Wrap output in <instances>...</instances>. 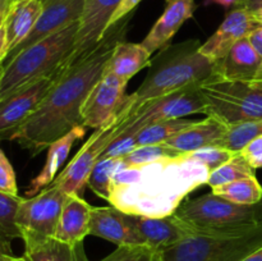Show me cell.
Returning a JSON list of instances; mask_svg holds the SVG:
<instances>
[{"instance_id":"d6a6232c","label":"cell","mask_w":262,"mask_h":261,"mask_svg":"<svg viewBox=\"0 0 262 261\" xmlns=\"http://www.w3.org/2000/svg\"><path fill=\"white\" fill-rule=\"evenodd\" d=\"M238 153H235V151L229 150L227 147H222V146H206V147H202L200 150L193 151V153L187 154V155H184V158L202 164L210 171H212L228 163Z\"/></svg>"},{"instance_id":"5b68a950","label":"cell","mask_w":262,"mask_h":261,"mask_svg":"<svg viewBox=\"0 0 262 261\" xmlns=\"http://www.w3.org/2000/svg\"><path fill=\"white\" fill-rule=\"evenodd\" d=\"M174 216L191 234H229L262 225V200L242 205L228 201L212 192L184 200Z\"/></svg>"},{"instance_id":"7c38bea8","label":"cell","mask_w":262,"mask_h":261,"mask_svg":"<svg viewBox=\"0 0 262 261\" xmlns=\"http://www.w3.org/2000/svg\"><path fill=\"white\" fill-rule=\"evenodd\" d=\"M63 67L55 73L32 82L0 102V140H9L36 112L60 76Z\"/></svg>"},{"instance_id":"d590c367","label":"cell","mask_w":262,"mask_h":261,"mask_svg":"<svg viewBox=\"0 0 262 261\" xmlns=\"http://www.w3.org/2000/svg\"><path fill=\"white\" fill-rule=\"evenodd\" d=\"M243 156L247 159L251 166L255 169L262 168V136H258L253 141H251L242 151Z\"/></svg>"},{"instance_id":"83f0119b","label":"cell","mask_w":262,"mask_h":261,"mask_svg":"<svg viewBox=\"0 0 262 261\" xmlns=\"http://www.w3.org/2000/svg\"><path fill=\"white\" fill-rule=\"evenodd\" d=\"M250 177H256V169L251 166V164L242 154L238 153L224 165L210 171L209 178H207V186L214 188V187L223 186V184L242 178H250Z\"/></svg>"},{"instance_id":"8fae6325","label":"cell","mask_w":262,"mask_h":261,"mask_svg":"<svg viewBox=\"0 0 262 261\" xmlns=\"http://www.w3.org/2000/svg\"><path fill=\"white\" fill-rule=\"evenodd\" d=\"M127 83L112 73L102 74L83 102L82 125L96 129L118 117L127 105L129 96L125 92Z\"/></svg>"},{"instance_id":"30bf717a","label":"cell","mask_w":262,"mask_h":261,"mask_svg":"<svg viewBox=\"0 0 262 261\" xmlns=\"http://www.w3.org/2000/svg\"><path fill=\"white\" fill-rule=\"evenodd\" d=\"M66 196L58 186L51 183L35 196L23 199L15 217L20 240L55 237Z\"/></svg>"},{"instance_id":"74e56055","label":"cell","mask_w":262,"mask_h":261,"mask_svg":"<svg viewBox=\"0 0 262 261\" xmlns=\"http://www.w3.org/2000/svg\"><path fill=\"white\" fill-rule=\"evenodd\" d=\"M8 7L0 8V66L4 64L8 56L7 32H5V14H7Z\"/></svg>"},{"instance_id":"8992f818","label":"cell","mask_w":262,"mask_h":261,"mask_svg":"<svg viewBox=\"0 0 262 261\" xmlns=\"http://www.w3.org/2000/svg\"><path fill=\"white\" fill-rule=\"evenodd\" d=\"M206 117L227 127L262 119V81H228L214 76L199 86Z\"/></svg>"},{"instance_id":"484cf974","label":"cell","mask_w":262,"mask_h":261,"mask_svg":"<svg viewBox=\"0 0 262 261\" xmlns=\"http://www.w3.org/2000/svg\"><path fill=\"white\" fill-rule=\"evenodd\" d=\"M211 192L228 201L242 205L257 204L262 200V186L256 177L242 178L211 188Z\"/></svg>"},{"instance_id":"52a82bcc","label":"cell","mask_w":262,"mask_h":261,"mask_svg":"<svg viewBox=\"0 0 262 261\" xmlns=\"http://www.w3.org/2000/svg\"><path fill=\"white\" fill-rule=\"evenodd\" d=\"M262 247V225L229 234H189L160 251V261H242Z\"/></svg>"},{"instance_id":"7a4b0ae2","label":"cell","mask_w":262,"mask_h":261,"mask_svg":"<svg viewBox=\"0 0 262 261\" xmlns=\"http://www.w3.org/2000/svg\"><path fill=\"white\" fill-rule=\"evenodd\" d=\"M209 174L206 166L184 156L124 166L113 177L107 202L132 215L169 216L191 192L207 184Z\"/></svg>"},{"instance_id":"60d3db41","label":"cell","mask_w":262,"mask_h":261,"mask_svg":"<svg viewBox=\"0 0 262 261\" xmlns=\"http://www.w3.org/2000/svg\"><path fill=\"white\" fill-rule=\"evenodd\" d=\"M7 253H12V250H10V240L0 233V261H4V256Z\"/></svg>"},{"instance_id":"7bdbcfd3","label":"cell","mask_w":262,"mask_h":261,"mask_svg":"<svg viewBox=\"0 0 262 261\" xmlns=\"http://www.w3.org/2000/svg\"><path fill=\"white\" fill-rule=\"evenodd\" d=\"M242 261H262V247L258 248V250L255 251L253 253H251V255L247 256L246 258H243Z\"/></svg>"},{"instance_id":"d6986e66","label":"cell","mask_w":262,"mask_h":261,"mask_svg":"<svg viewBox=\"0 0 262 261\" xmlns=\"http://www.w3.org/2000/svg\"><path fill=\"white\" fill-rule=\"evenodd\" d=\"M194 10V0H166L165 10L141 44L151 54L169 45L183 23L192 18Z\"/></svg>"},{"instance_id":"44dd1931","label":"cell","mask_w":262,"mask_h":261,"mask_svg":"<svg viewBox=\"0 0 262 261\" xmlns=\"http://www.w3.org/2000/svg\"><path fill=\"white\" fill-rule=\"evenodd\" d=\"M92 206L81 194H67L59 217L55 238L67 243H81L90 234Z\"/></svg>"},{"instance_id":"f546056e","label":"cell","mask_w":262,"mask_h":261,"mask_svg":"<svg viewBox=\"0 0 262 261\" xmlns=\"http://www.w3.org/2000/svg\"><path fill=\"white\" fill-rule=\"evenodd\" d=\"M258 136H262V119L243 122L228 127L227 133L219 146L241 153L251 141L257 138Z\"/></svg>"},{"instance_id":"836d02e7","label":"cell","mask_w":262,"mask_h":261,"mask_svg":"<svg viewBox=\"0 0 262 261\" xmlns=\"http://www.w3.org/2000/svg\"><path fill=\"white\" fill-rule=\"evenodd\" d=\"M99 261H160V251L147 245L118 246L117 250Z\"/></svg>"},{"instance_id":"cb8c5ba5","label":"cell","mask_w":262,"mask_h":261,"mask_svg":"<svg viewBox=\"0 0 262 261\" xmlns=\"http://www.w3.org/2000/svg\"><path fill=\"white\" fill-rule=\"evenodd\" d=\"M151 64V53L142 44L119 41L107 60L104 73H112L128 82Z\"/></svg>"},{"instance_id":"4316f807","label":"cell","mask_w":262,"mask_h":261,"mask_svg":"<svg viewBox=\"0 0 262 261\" xmlns=\"http://www.w3.org/2000/svg\"><path fill=\"white\" fill-rule=\"evenodd\" d=\"M194 120L188 118H177V119L163 120V122L154 123L142 128L138 133H136L137 146L146 145H161L169 138L176 136L184 128L191 125Z\"/></svg>"},{"instance_id":"ab89813d","label":"cell","mask_w":262,"mask_h":261,"mask_svg":"<svg viewBox=\"0 0 262 261\" xmlns=\"http://www.w3.org/2000/svg\"><path fill=\"white\" fill-rule=\"evenodd\" d=\"M235 8H245L251 12H258L262 9V0H241Z\"/></svg>"},{"instance_id":"f1b7e54d","label":"cell","mask_w":262,"mask_h":261,"mask_svg":"<svg viewBox=\"0 0 262 261\" xmlns=\"http://www.w3.org/2000/svg\"><path fill=\"white\" fill-rule=\"evenodd\" d=\"M124 164L122 163V159L106 158L100 159L95 164L91 174L87 179V186L94 191L95 194H97L101 199L109 201L110 199V186L114 174L119 169L124 168Z\"/></svg>"},{"instance_id":"f35d334b","label":"cell","mask_w":262,"mask_h":261,"mask_svg":"<svg viewBox=\"0 0 262 261\" xmlns=\"http://www.w3.org/2000/svg\"><path fill=\"white\" fill-rule=\"evenodd\" d=\"M248 38H250L252 46L256 49V51L260 54V56L262 58V26L258 27L255 32L251 33Z\"/></svg>"},{"instance_id":"ba28073f","label":"cell","mask_w":262,"mask_h":261,"mask_svg":"<svg viewBox=\"0 0 262 261\" xmlns=\"http://www.w3.org/2000/svg\"><path fill=\"white\" fill-rule=\"evenodd\" d=\"M130 117V100L128 96L127 105L118 117L102 127L96 128L89 141L76 154L68 165L56 176L53 183L58 186L66 194H81L87 186V179L100 160L105 148L120 135V127L127 118Z\"/></svg>"},{"instance_id":"bcb514c9","label":"cell","mask_w":262,"mask_h":261,"mask_svg":"<svg viewBox=\"0 0 262 261\" xmlns=\"http://www.w3.org/2000/svg\"><path fill=\"white\" fill-rule=\"evenodd\" d=\"M255 13H256V15H257V17H258V19H260L261 22H262V9L258 10V12H255Z\"/></svg>"},{"instance_id":"d4e9b609","label":"cell","mask_w":262,"mask_h":261,"mask_svg":"<svg viewBox=\"0 0 262 261\" xmlns=\"http://www.w3.org/2000/svg\"><path fill=\"white\" fill-rule=\"evenodd\" d=\"M25 255L27 261H87L83 242L67 243L55 237L26 240Z\"/></svg>"},{"instance_id":"3957f363","label":"cell","mask_w":262,"mask_h":261,"mask_svg":"<svg viewBox=\"0 0 262 261\" xmlns=\"http://www.w3.org/2000/svg\"><path fill=\"white\" fill-rule=\"evenodd\" d=\"M199 40L166 45L151 59L148 72L137 91L129 95L130 115L143 104L159 97L201 84L216 76L217 64L201 54Z\"/></svg>"},{"instance_id":"2e32d148","label":"cell","mask_w":262,"mask_h":261,"mask_svg":"<svg viewBox=\"0 0 262 261\" xmlns=\"http://www.w3.org/2000/svg\"><path fill=\"white\" fill-rule=\"evenodd\" d=\"M90 234L104 238L117 246L145 245L132 214L118 207H92Z\"/></svg>"},{"instance_id":"b9f144b4","label":"cell","mask_w":262,"mask_h":261,"mask_svg":"<svg viewBox=\"0 0 262 261\" xmlns=\"http://www.w3.org/2000/svg\"><path fill=\"white\" fill-rule=\"evenodd\" d=\"M241 0H205L204 4L205 5H210V4H217L222 5L224 8H235L238 5Z\"/></svg>"},{"instance_id":"9a60e30c","label":"cell","mask_w":262,"mask_h":261,"mask_svg":"<svg viewBox=\"0 0 262 261\" xmlns=\"http://www.w3.org/2000/svg\"><path fill=\"white\" fill-rule=\"evenodd\" d=\"M42 12L30 35L7 56L5 61L17 56L20 51L40 42L53 33L77 22L83 12L84 0H41ZM4 61V63H5Z\"/></svg>"},{"instance_id":"ac0fdd59","label":"cell","mask_w":262,"mask_h":261,"mask_svg":"<svg viewBox=\"0 0 262 261\" xmlns=\"http://www.w3.org/2000/svg\"><path fill=\"white\" fill-rule=\"evenodd\" d=\"M227 130L228 127L222 122L206 117V119L194 120L191 125L161 145L170 148L179 156H184L206 146H219Z\"/></svg>"},{"instance_id":"1f68e13d","label":"cell","mask_w":262,"mask_h":261,"mask_svg":"<svg viewBox=\"0 0 262 261\" xmlns=\"http://www.w3.org/2000/svg\"><path fill=\"white\" fill-rule=\"evenodd\" d=\"M173 158H179V155L164 145H146L138 146L132 153L123 156L122 163L125 166H142L164 159Z\"/></svg>"},{"instance_id":"c3c4849f","label":"cell","mask_w":262,"mask_h":261,"mask_svg":"<svg viewBox=\"0 0 262 261\" xmlns=\"http://www.w3.org/2000/svg\"><path fill=\"white\" fill-rule=\"evenodd\" d=\"M12 2H13V0H12Z\"/></svg>"},{"instance_id":"603a6c76","label":"cell","mask_w":262,"mask_h":261,"mask_svg":"<svg viewBox=\"0 0 262 261\" xmlns=\"http://www.w3.org/2000/svg\"><path fill=\"white\" fill-rule=\"evenodd\" d=\"M42 12L41 0H13L5 14L8 55L12 53L32 31Z\"/></svg>"},{"instance_id":"e575fe53","label":"cell","mask_w":262,"mask_h":261,"mask_svg":"<svg viewBox=\"0 0 262 261\" xmlns=\"http://www.w3.org/2000/svg\"><path fill=\"white\" fill-rule=\"evenodd\" d=\"M0 191L18 194L17 177L9 159L0 146Z\"/></svg>"},{"instance_id":"7402d4cb","label":"cell","mask_w":262,"mask_h":261,"mask_svg":"<svg viewBox=\"0 0 262 261\" xmlns=\"http://www.w3.org/2000/svg\"><path fill=\"white\" fill-rule=\"evenodd\" d=\"M84 133H86V127L77 125L71 132L64 135L63 137H60L49 146L45 165H43L42 170L31 181L30 186L26 189L27 196H35L41 189H43L49 184L53 183L54 179L58 176V171L60 170L61 165L67 160V158H68L73 145L83 137Z\"/></svg>"},{"instance_id":"f6af8a7d","label":"cell","mask_w":262,"mask_h":261,"mask_svg":"<svg viewBox=\"0 0 262 261\" xmlns=\"http://www.w3.org/2000/svg\"><path fill=\"white\" fill-rule=\"evenodd\" d=\"M12 0H0V8H5L10 4Z\"/></svg>"},{"instance_id":"7dc6e473","label":"cell","mask_w":262,"mask_h":261,"mask_svg":"<svg viewBox=\"0 0 262 261\" xmlns=\"http://www.w3.org/2000/svg\"><path fill=\"white\" fill-rule=\"evenodd\" d=\"M0 72H2V66H0Z\"/></svg>"},{"instance_id":"277c9868","label":"cell","mask_w":262,"mask_h":261,"mask_svg":"<svg viewBox=\"0 0 262 261\" xmlns=\"http://www.w3.org/2000/svg\"><path fill=\"white\" fill-rule=\"evenodd\" d=\"M78 27L77 20L5 61L0 72V102L63 67L73 50Z\"/></svg>"},{"instance_id":"6da1fadb","label":"cell","mask_w":262,"mask_h":261,"mask_svg":"<svg viewBox=\"0 0 262 261\" xmlns=\"http://www.w3.org/2000/svg\"><path fill=\"white\" fill-rule=\"evenodd\" d=\"M130 14L109 27L94 50L68 68H63L36 112L14 133L15 141L33 156L56 140L82 125L81 109L84 100L105 72L107 60L119 41L127 36Z\"/></svg>"},{"instance_id":"4dcf8cb0","label":"cell","mask_w":262,"mask_h":261,"mask_svg":"<svg viewBox=\"0 0 262 261\" xmlns=\"http://www.w3.org/2000/svg\"><path fill=\"white\" fill-rule=\"evenodd\" d=\"M22 200L23 197L19 194L0 191V233L9 240L20 238V230L15 217Z\"/></svg>"},{"instance_id":"ee69618b","label":"cell","mask_w":262,"mask_h":261,"mask_svg":"<svg viewBox=\"0 0 262 261\" xmlns=\"http://www.w3.org/2000/svg\"><path fill=\"white\" fill-rule=\"evenodd\" d=\"M4 261H27L25 257H17V256H14L13 253H7V255L4 256Z\"/></svg>"},{"instance_id":"ffe728a7","label":"cell","mask_w":262,"mask_h":261,"mask_svg":"<svg viewBox=\"0 0 262 261\" xmlns=\"http://www.w3.org/2000/svg\"><path fill=\"white\" fill-rule=\"evenodd\" d=\"M136 225L145 245L156 251H164L191 234L174 214L164 217H148L133 215Z\"/></svg>"},{"instance_id":"5bb4252c","label":"cell","mask_w":262,"mask_h":261,"mask_svg":"<svg viewBox=\"0 0 262 261\" xmlns=\"http://www.w3.org/2000/svg\"><path fill=\"white\" fill-rule=\"evenodd\" d=\"M262 22L255 12L245 8H233L224 18L222 25L209 40L202 44L200 51L211 61L220 63L227 56L235 42L245 37H250Z\"/></svg>"},{"instance_id":"4fadbf2b","label":"cell","mask_w":262,"mask_h":261,"mask_svg":"<svg viewBox=\"0 0 262 261\" xmlns=\"http://www.w3.org/2000/svg\"><path fill=\"white\" fill-rule=\"evenodd\" d=\"M120 3L122 0H84L73 50L64 61L63 68L73 66L94 50L106 32L110 19Z\"/></svg>"},{"instance_id":"e0dca14e","label":"cell","mask_w":262,"mask_h":261,"mask_svg":"<svg viewBox=\"0 0 262 261\" xmlns=\"http://www.w3.org/2000/svg\"><path fill=\"white\" fill-rule=\"evenodd\" d=\"M216 76L228 81H262V58L245 37L234 44L229 53L217 64Z\"/></svg>"},{"instance_id":"8d00e7d4","label":"cell","mask_w":262,"mask_h":261,"mask_svg":"<svg viewBox=\"0 0 262 261\" xmlns=\"http://www.w3.org/2000/svg\"><path fill=\"white\" fill-rule=\"evenodd\" d=\"M141 2H142V0H122L120 5L118 7V9L115 10V13L113 14L107 28L112 27V26H114L115 23L120 22L122 19H124L127 15H129L130 13L136 9V7H137Z\"/></svg>"},{"instance_id":"9c48e42d","label":"cell","mask_w":262,"mask_h":261,"mask_svg":"<svg viewBox=\"0 0 262 261\" xmlns=\"http://www.w3.org/2000/svg\"><path fill=\"white\" fill-rule=\"evenodd\" d=\"M199 86H189L151 100L143 104L135 114L125 119L120 127V135L135 136L142 128L163 120L186 118L187 115L205 112V105L199 92Z\"/></svg>"}]
</instances>
